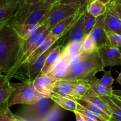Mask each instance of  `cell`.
Wrapping results in <instances>:
<instances>
[{"label":"cell","mask_w":121,"mask_h":121,"mask_svg":"<svg viewBox=\"0 0 121 121\" xmlns=\"http://www.w3.org/2000/svg\"><path fill=\"white\" fill-rule=\"evenodd\" d=\"M13 86L15 90L8 102V109L13 105L19 104L33 105L46 98L35 90L33 82H22L13 84Z\"/></svg>","instance_id":"4"},{"label":"cell","mask_w":121,"mask_h":121,"mask_svg":"<svg viewBox=\"0 0 121 121\" xmlns=\"http://www.w3.org/2000/svg\"><path fill=\"white\" fill-rule=\"evenodd\" d=\"M50 98L55 104L59 105L60 108L67 111H72L74 112L77 109V102L72 99L61 96L56 93H53Z\"/></svg>","instance_id":"21"},{"label":"cell","mask_w":121,"mask_h":121,"mask_svg":"<svg viewBox=\"0 0 121 121\" xmlns=\"http://www.w3.org/2000/svg\"><path fill=\"white\" fill-rule=\"evenodd\" d=\"M96 1H98V0H86V5H87L90 4L92 2H95Z\"/></svg>","instance_id":"50"},{"label":"cell","mask_w":121,"mask_h":121,"mask_svg":"<svg viewBox=\"0 0 121 121\" xmlns=\"http://www.w3.org/2000/svg\"><path fill=\"white\" fill-rule=\"evenodd\" d=\"M109 98L110 99H111V100L117 105V106H119V107L121 109V100H120L118 97L115 96L114 95L111 96H109Z\"/></svg>","instance_id":"40"},{"label":"cell","mask_w":121,"mask_h":121,"mask_svg":"<svg viewBox=\"0 0 121 121\" xmlns=\"http://www.w3.org/2000/svg\"><path fill=\"white\" fill-rule=\"evenodd\" d=\"M86 7L82 11L80 16L74 22L68 33V36L65 40L63 47L70 43H80L84 40L86 37L84 32V16Z\"/></svg>","instance_id":"11"},{"label":"cell","mask_w":121,"mask_h":121,"mask_svg":"<svg viewBox=\"0 0 121 121\" xmlns=\"http://www.w3.org/2000/svg\"><path fill=\"white\" fill-rule=\"evenodd\" d=\"M76 101L77 102V103L80 104L81 106H82L83 107L85 108V109L88 110L89 111L91 112L92 113L96 115L98 117H100L101 118L104 119V120L106 121H110V120H111V117L109 116L104 111L97 108L96 106L93 105V104L90 103L89 102L83 100V99H80V100H76Z\"/></svg>","instance_id":"27"},{"label":"cell","mask_w":121,"mask_h":121,"mask_svg":"<svg viewBox=\"0 0 121 121\" xmlns=\"http://www.w3.org/2000/svg\"><path fill=\"white\" fill-rule=\"evenodd\" d=\"M95 76L88 78L91 91L98 96H111L112 95L113 88H108L97 82Z\"/></svg>","instance_id":"22"},{"label":"cell","mask_w":121,"mask_h":121,"mask_svg":"<svg viewBox=\"0 0 121 121\" xmlns=\"http://www.w3.org/2000/svg\"><path fill=\"white\" fill-rule=\"evenodd\" d=\"M23 40L13 26L5 24L0 28V73H9L20 60Z\"/></svg>","instance_id":"1"},{"label":"cell","mask_w":121,"mask_h":121,"mask_svg":"<svg viewBox=\"0 0 121 121\" xmlns=\"http://www.w3.org/2000/svg\"><path fill=\"white\" fill-rule=\"evenodd\" d=\"M116 80H117V82L118 83L120 84L121 85V71L120 73H119V76H118V78L116 79Z\"/></svg>","instance_id":"48"},{"label":"cell","mask_w":121,"mask_h":121,"mask_svg":"<svg viewBox=\"0 0 121 121\" xmlns=\"http://www.w3.org/2000/svg\"><path fill=\"white\" fill-rule=\"evenodd\" d=\"M106 103L111 113V119L113 121H121V109L117 106L111 99L109 96H100Z\"/></svg>","instance_id":"28"},{"label":"cell","mask_w":121,"mask_h":121,"mask_svg":"<svg viewBox=\"0 0 121 121\" xmlns=\"http://www.w3.org/2000/svg\"><path fill=\"white\" fill-rule=\"evenodd\" d=\"M121 2V0H111V2Z\"/></svg>","instance_id":"51"},{"label":"cell","mask_w":121,"mask_h":121,"mask_svg":"<svg viewBox=\"0 0 121 121\" xmlns=\"http://www.w3.org/2000/svg\"><path fill=\"white\" fill-rule=\"evenodd\" d=\"M104 69L96 50L69 72L61 80H85L104 71Z\"/></svg>","instance_id":"3"},{"label":"cell","mask_w":121,"mask_h":121,"mask_svg":"<svg viewBox=\"0 0 121 121\" xmlns=\"http://www.w3.org/2000/svg\"><path fill=\"white\" fill-rule=\"evenodd\" d=\"M24 0H12L5 5L0 7V28L5 24L11 25Z\"/></svg>","instance_id":"9"},{"label":"cell","mask_w":121,"mask_h":121,"mask_svg":"<svg viewBox=\"0 0 121 121\" xmlns=\"http://www.w3.org/2000/svg\"><path fill=\"white\" fill-rule=\"evenodd\" d=\"M63 47V44L59 45L55 48H54L53 51L50 53L45 61L40 74L47 75L52 71L56 64L60 59Z\"/></svg>","instance_id":"17"},{"label":"cell","mask_w":121,"mask_h":121,"mask_svg":"<svg viewBox=\"0 0 121 121\" xmlns=\"http://www.w3.org/2000/svg\"><path fill=\"white\" fill-rule=\"evenodd\" d=\"M74 113V114H75L76 118V121H85V120L84 119V118H83V117L82 116L81 114L78 113L76 111H75Z\"/></svg>","instance_id":"42"},{"label":"cell","mask_w":121,"mask_h":121,"mask_svg":"<svg viewBox=\"0 0 121 121\" xmlns=\"http://www.w3.org/2000/svg\"><path fill=\"white\" fill-rule=\"evenodd\" d=\"M112 95H114L117 97H119V98H121V89L113 90Z\"/></svg>","instance_id":"43"},{"label":"cell","mask_w":121,"mask_h":121,"mask_svg":"<svg viewBox=\"0 0 121 121\" xmlns=\"http://www.w3.org/2000/svg\"><path fill=\"white\" fill-rule=\"evenodd\" d=\"M69 62V60L66 57L60 55L59 61L57 62L52 71L47 75L54 77L57 80H61L67 73Z\"/></svg>","instance_id":"18"},{"label":"cell","mask_w":121,"mask_h":121,"mask_svg":"<svg viewBox=\"0 0 121 121\" xmlns=\"http://www.w3.org/2000/svg\"></svg>","instance_id":"54"},{"label":"cell","mask_w":121,"mask_h":121,"mask_svg":"<svg viewBox=\"0 0 121 121\" xmlns=\"http://www.w3.org/2000/svg\"><path fill=\"white\" fill-rule=\"evenodd\" d=\"M57 4H74L81 6L86 5V0H59Z\"/></svg>","instance_id":"39"},{"label":"cell","mask_w":121,"mask_h":121,"mask_svg":"<svg viewBox=\"0 0 121 121\" xmlns=\"http://www.w3.org/2000/svg\"><path fill=\"white\" fill-rule=\"evenodd\" d=\"M105 31H110L121 35V20L108 10L105 13L104 20Z\"/></svg>","instance_id":"20"},{"label":"cell","mask_w":121,"mask_h":121,"mask_svg":"<svg viewBox=\"0 0 121 121\" xmlns=\"http://www.w3.org/2000/svg\"><path fill=\"white\" fill-rule=\"evenodd\" d=\"M82 42L83 41L80 43H70L66 44L62 48L61 55L66 57L70 61L80 53Z\"/></svg>","instance_id":"25"},{"label":"cell","mask_w":121,"mask_h":121,"mask_svg":"<svg viewBox=\"0 0 121 121\" xmlns=\"http://www.w3.org/2000/svg\"><path fill=\"white\" fill-rule=\"evenodd\" d=\"M105 13L96 18V22L91 33L88 35L96 44L97 48L104 46H109L108 40L105 30Z\"/></svg>","instance_id":"10"},{"label":"cell","mask_w":121,"mask_h":121,"mask_svg":"<svg viewBox=\"0 0 121 121\" xmlns=\"http://www.w3.org/2000/svg\"><path fill=\"white\" fill-rule=\"evenodd\" d=\"M118 98H119V99H120V100H121V98H119V97H118Z\"/></svg>","instance_id":"52"},{"label":"cell","mask_w":121,"mask_h":121,"mask_svg":"<svg viewBox=\"0 0 121 121\" xmlns=\"http://www.w3.org/2000/svg\"><path fill=\"white\" fill-rule=\"evenodd\" d=\"M0 121H17L15 114L10 111V109H7L0 112Z\"/></svg>","instance_id":"38"},{"label":"cell","mask_w":121,"mask_h":121,"mask_svg":"<svg viewBox=\"0 0 121 121\" xmlns=\"http://www.w3.org/2000/svg\"><path fill=\"white\" fill-rule=\"evenodd\" d=\"M83 9L82 11H80L79 13L76 14V15L69 17L65 19V20H62L60 22H59L51 30V34L59 38L61 37L64 35H65L66 33H67L69 31L71 27L73 26L74 22L78 20L79 17L80 16V14H81Z\"/></svg>","instance_id":"14"},{"label":"cell","mask_w":121,"mask_h":121,"mask_svg":"<svg viewBox=\"0 0 121 121\" xmlns=\"http://www.w3.org/2000/svg\"><path fill=\"white\" fill-rule=\"evenodd\" d=\"M13 27L22 40H26L30 37L37 30L39 24H16L13 25Z\"/></svg>","instance_id":"24"},{"label":"cell","mask_w":121,"mask_h":121,"mask_svg":"<svg viewBox=\"0 0 121 121\" xmlns=\"http://www.w3.org/2000/svg\"><path fill=\"white\" fill-rule=\"evenodd\" d=\"M104 67L121 66V52L119 48L104 46L97 49Z\"/></svg>","instance_id":"8"},{"label":"cell","mask_w":121,"mask_h":121,"mask_svg":"<svg viewBox=\"0 0 121 121\" xmlns=\"http://www.w3.org/2000/svg\"><path fill=\"white\" fill-rule=\"evenodd\" d=\"M104 74L102 78L100 79H98L96 78V80L99 83L105 87H108V88H113L112 87V85L115 81V79H113V77L112 76V72L111 70L105 71L104 70Z\"/></svg>","instance_id":"33"},{"label":"cell","mask_w":121,"mask_h":121,"mask_svg":"<svg viewBox=\"0 0 121 121\" xmlns=\"http://www.w3.org/2000/svg\"><path fill=\"white\" fill-rule=\"evenodd\" d=\"M14 90L10 79L0 73V112L8 109V102Z\"/></svg>","instance_id":"13"},{"label":"cell","mask_w":121,"mask_h":121,"mask_svg":"<svg viewBox=\"0 0 121 121\" xmlns=\"http://www.w3.org/2000/svg\"><path fill=\"white\" fill-rule=\"evenodd\" d=\"M66 34L67 33L63 36L61 37V38H60L50 48H48L47 51H46L44 53L40 55L34 63H26L21 65L20 67V69H22V70L17 71L13 77L14 76L15 78H20V79H22V80H23V82H33L40 74L45 61L50 53L53 51L54 48H55L59 45H64Z\"/></svg>","instance_id":"6"},{"label":"cell","mask_w":121,"mask_h":121,"mask_svg":"<svg viewBox=\"0 0 121 121\" xmlns=\"http://www.w3.org/2000/svg\"><path fill=\"white\" fill-rule=\"evenodd\" d=\"M78 80H57L52 91V93H56L63 97L74 100L73 98V91Z\"/></svg>","instance_id":"15"},{"label":"cell","mask_w":121,"mask_h":121,"mask_svg":"<svg viewBox=\"0 0 121 121\" xmlns=\"http://www.w3.org/2000/svg\"><path fill=\"white\" fill-rule=\"evenodd\" d=\"M91 54H88V53H80V54H78V56H76V57H74V58L72 59V60L70 61L69 64L68 66V73L69 72H70V70H72L74 67H75L76 66L78 65H79L80 62H82V61H83L84 60H85L86 59H87L88 57H89V56Z\"/></svg>","instance_id":"37"},{"label":"cell","mask_w":121,"mask_h":121,"mask_svg":"<svg viewBox=\"0 0 121 121\" xmlns=\"http://www.w3.org/2000/svg\"><path fill=\"white\" fill-rule=\"evenodd\" d=\"M86 5L74 4H54L51 7L39 25H45L47 30L51 31L53 27L62 20L77 14Z\"/></svg>","instance_id":"5"},{"label":"cell","mask_w":121,"mask_h":121,"mask_svg":"<svg viewBox=\"0 0 121 121\" xmlns=\"http://www.w3.org/2000/svg\"><path fill=\"white\" fill-rule=\"evenodd\" d=\"M40 1H41V0H24V2L27 4H34L39 2Z\"/></svg>","instance_id":"45"},{"label":"cell","mask_w":121,"mask_h":121,"mask_svg":"<svg viewBox=\"0 0 121 121\" xmlns=\"http://www.w3.org/2000/svg\"><path fill=\"white\" fill-rule=\"evenodd\" d=\"M57 79L48 75L40 74L33 82V86L37 91L46 98H49Z\"/></svg>","instance_id":"12"},{"label":"cell","mask_w":121,"mask_h":121,"mask_svg":"<svg viewBox=\"0 0 121 121\" xmlns=\"http://www.w3.org/2000/svg\"><path fill=\"white\" fill-rule=\"evenodd\" d=\"M96 22V18L87 13L86 8V11L84 16V32L85 37L89 35L93 27L95 26Z\"/></svg>","instance_id":"30"},{"label":"cell","mask_w":121,"mask_h":121,"mask_svg":"<svg viewBox=\"0 0 121 121\" xmlns=\"http://www.w3.org/2000/svg\"><path fill=\"white\" fill-rule=\"evenodd\" d=\"M110 121H112V120H111H111H110Z\"/></svg>","instance_id":"53"},{"label":"cell","mask_w":121,"mask_h":121,"mask_svg":"<svg viewBox=\"0 0 121 121\" xmlns=\"http://www.w3.org/2000/svg\"><path fill=\"white\" fill-rule=\"evenodd\" d=\"M62 117V111L56 104L42 121H59Z\"/></svg>","instance_id":"32"},{"label":"cell","mask_w":121,"mask_h":121,"mask_svg":"<svg viewBox=\"0 0 121 121\" xmlns=\"http://www.w3.org/2000/svg\"><path fill=\"white\" fill-rule=\"evenodd\" d=\"M49 98H45L36 104L27 105L19 115L27 121H42L52 110L55 103Z\"/></svg>","instance_id":"7"},{"label":"cell","mask_w":121,"mask_h":121,"mask_svg":"<svg viewBox=\"0 0 121 121\" xmlns=\"http://www.w3.org/2000/svg\"><path fill=\"white\" fill-rule=\"evenodd\" d=\"M109 46L119 48L121 47V35L110 31H106Z\"/></svg>","instance_id":"34"},{"label":"cell","mask_w":121,"mask_h":121,"mask_svg":"<svg viewBox=\"0 0 121 121\" xmlns=\"http://www.w3.org/2000/svg\"><path fill=\"white\" fill-rule=\"evenodd\" d=\"M106 6L107 10L111 14L121 20V2H109Z\"/></svg>","instance_id":"36"},{"label":"cell","mask_w":121,"mask_h":121,"mask_svg":"<svg viewBox=\"0 0 121 121\" xmlns=\"http://www.w3.org/2000/svg\"><path fill=\"white\" fill-rule=\"evenodd\" d=\"M46 30H47V28H46V26H45V25H41V26H40V27L38 28V29L37 30L35 31L34 32L28 39H27V40H23L22 47H21V53H20V60L18 61L17 63L16 64V65L20 62V60H21V59L22 58V57L24 56V54H26V52L28 51V50L31 47L32 45H33V44H34L37 41L38 39H39V38H40V37L43 34V33ZM16 65L15 66V67L16 66ZM9 73H10V72H9Z\"/></svg>","instance_id":"19"},{"label":"cell","mask_w":121,"mask_h":121,"mask_svg":"<svg viewBox=\"0 0 121 121\" xmlns=\"http://www.w3.org/2000/svg\"><path fill=\"white\" fill-rule=\"evenodd\" d=\"M90 89L88 79L78 80V83L73 91V98L75 100H80L87 93Z\"/></svg>","instance_id":"26"},{"label":"cell","mask_w":121,"mask_h":121,"mask_svg":"<svg viewBox=\"0 0 121 121\" xmlns=\"http://www.w3.org/2000/svg\"><path fill=\"white\" fill-rule=\"evenodd\" d=\"M98 1H99L100 2H101L102 4H104L105 5H107L110 2H111V0H98Z\"/></svg>","instance_id":"46"},{"label":"cell","mask_w":121,"mask_h":121,"mask_svg":"<svg viewBox=\"0 0 121 121\" xmlns=\"http://www.w3.org/2000/svg\"><path fill=\"white\" fill-rule=\"evenodd\" d=\"M81 99H83V100H87V101L89 102L93 105L96 106L97 108L101 109L102 111H104L105 113L111 117V113L110 112L109 109L106 103L101 99L100 96H98L96 95H95L91 89L88 91L85 96L83 97Z\"/></svg>","instance_id":"23"},{"label":"cell","mask_w":121,"mask_h":121,"mask_svg":"<svg viewBox=\"0 0 121 121\" xmlns=\"http://www.w3.org/2000/svg\"><path fill=\"white\" fill-rule=\"evenodd\" d=\"M76 111L78 112V113H80L81 115H82L85 116V117H87V118H90V119H92L96 121H106L100 118V117L97 116L96 115L94 114V113L89 111L88 110L85 109V108L83 107L82 106H81L78 103H77V109Z\"/></svg>","instance_id":"35"},{"label":"cell","mask_w":121,"mask_h":121,"mask_svg":"<svg viewBox=\"0 0 121 121\" xmlns=\"http://www.w3.org/2000/svg\"><path fill=\"white\" fill-rule=\"evenodd\" d=\"M52 6L41 1L34 4L25 3L24 1L11 26L16 24H39Z\"/></svg>","instance_id":"2"},{"label":"cell","mask_w":121,"mask_h":121,"mask_svg":"<svg viewBox=\"0 0 121 121\" xmlns=\"http://www.w3.org/2000/svg\"><path fill=\"white\" fill-rule=\"evenodd\" d=\"M82 116L83 118H84V119H85V121H95V120H93V119H90V118H87V117H85V116L82 115Z\"/></svg>","instance_id":"49"},{"label":"cell","mask_w":121,"mask_h":121,"mask_svg":"<svg viewBox=\"0 0 121 121\" xmlns=\"http://www.w3.org/2000/svg\"><path fill=\"white\" fill-rule=\"evenodd\" d=\"M15 118H16L17 121H27V120H26V119H24V118H22V117H20V116L18 115H15Z\"/></svg>","instance_id":"47"},{"label":"cell","mask_w":121,"mask_h":121,"mask_svg":"<svg viewBox=\"0 0 121 121\" xmlns=\"http://www.w3.org/2000/svg\"><path fill=\"white\" fill-rule=\"evenodd\" d=\"M12 0H0V7L8 4Z\"/></svg>","instance_id":"44"},{"label":"cell","mask_w":121,"mask_h":121,"mask_svg":"<svg viewBox=\"0 0 121 121\" xmlns=\"http://www.w3.org/2000/svg\"><path fill=\"white\" fill-rule=\"evenodd\" d=\"M97 47L96 44L87 35L83 40L82 44L80 48V53H88L92 54L97 50ZM79 53V54H80Z\"/></svg>","instance_id":"31"},{"label":"cell","mask_w":121,"mask_h":121,"mask_svg":"<svg viewBox=\"0 0 121 121\" xmlns=\"http://www.w3.org/2000/svg\"><path fill=\"white\" fill-rule=\"evenodd\" d=\"M46 4H47V5L49 6H52L54 4H55L56 2H57V1L59 0H42Z\"/></svg>","instance_id":"41"},{"label":"cell","mask_w":121,"mask_h":121,"mask_svg":"<svg viewBox=\"0 0 121 121\" xmlns=\"http://www.w3.org/2000/svg\"><path fill=\"white\" fill-rule=\"evenodd\" d=\"M106 10V6L98 1H96L86 5L87 13L96 18L105 14Z\"/></svg>","instance_id":"29"},{"label":"cell","mask_w":121,"mask_h":121,"mask_svg":"<svg viewBox=\"0 0 121 121\" xmlns=\"http://www.w3.org/2000/svg\"><path fill=\"white\" fill-rule=\"evenodd\" d=\"M60 38L57 37L50 33L46 38V40L43 42V43L26 59L23 64L34 63L40 55L44 53L48 48H50Z\"/></svg>","instance_id":"16"}]
</instances>
